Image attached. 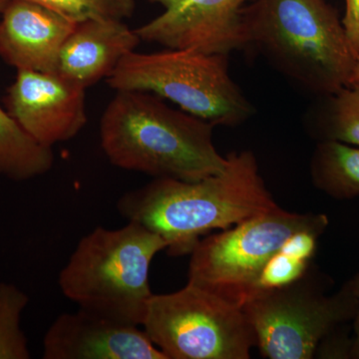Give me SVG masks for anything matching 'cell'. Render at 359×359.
<instances>
[{
  "label": "cell",
  "instance_id": "1",
  "mask_svg": "<svg viewBox=\"0 0 359 359\" xmlns=\"http://www.w3.org/2000/svg\"><path fill=\"white\" fill-rule=\"evenodd\" d=\"M250 151L226 155L221 173L198 181L155 178L122 196L119 214L154 231L170 256L190 255L201 238L276 209Z\"/></svg>",
  "mask_w": 359,
  "mask_h": 359
},
{
  "label": "cell",
  "instance_id": "2",
  "mask_svg": "<svg viewBox=\"0 0 359 359\" xmlns=\"http://www.w3.org/2000/svg\"><path fill=\"white\" fill-rule=\"evenodd\" d=\"M245 49H256L304 93L318 99L349 86L359 57L327 0H252L243 11Z\"/></svg>",
  "mask_w": 359,
  "mask_h": 359
},
{
  "label": "cell",
  "instance_id": "3",
  "mask_svg": "<svg viewBox=\"0 0 359 359\" xmlns=\"http://www.w3.org/2000/svg\"><path fill=\"white\" fill-rule=\"evenodd\" d=\"M214 127L154 94L117 91L101 118V147L111 164L127 171L198 181L226 165L212 142Z\"/></svg>",
  "mask_w": 359,
  "mask_h": 359
},
{
  "label": "cell",
  "instance_id": "4",
  "mask_svg": "<svg viewBox=\"0 0 359 359\" xmlns=\"http://www.w3.org/2000/svg\"><path fill=\"white\" fill-rule=\"evenodd\" d=\"M166 249L159 235L135 222L114 230L98 226L78 243L59 273V287L79 309L140 327L154 294L151 264Z\"/></svg>",
  "mask_w": 359,
  "mask_h": 359
},
{
  "label": "cell",
  "instance_id": "5",
  "mask_svg": "<svg viewBox=\"0 0 359 359\" xmlns=\"http://www.w3.org/2000/svg\"><path fill=\"white\" fill-rule=\"evenodd\" d=\"M116 91H140L167 99L214 126L236 127L256 113L229 72V55L194 49L132 51L106 78Z\"/></svg>",
  "mask_w": 359,
  "mask_h": 359
},
{
  "label": "cell",
  "instance_id": "6",
  "mask_svg": "<svg viewBox=\"0 0 359 359\" xmlns=\"http://www.w3.org/2000/svg\"><path fill=\"white\" fill-rule=\"evenodd\" d=\"M332 285L330 278L311 266L295 282L257 292L243 304L263 358H316L323 340L353 323L359 301L349 280L327 295Z\"/></svg>",
  "mask_w": 359,
  "mask_h": 359
},
{
  "label": "cell",
  "instance_id": "7",
  "mask_svg": "<svg viewBox=\"0 0 359 359\" xmlns=\"http://www.w3.org/2000/svg\"><path fill=\"white\" fill-rule=\"evenodd\" d=\"M323 214H297L278 205L221 233L201 238L191 252L188 282L242 308L256 292L271 257L297 233L323 231Z\"/></svg>",
  "mask_w": 359,
  "mask_h": 359
},
{
  "label": "cell",
  "instance_id": "8",
  "mask_svg": "<svg viewBox=\"0 0 359 359\" xmlns=\"http://www.w3.org/2000/svg\"><path fill=\"white\" fill-rule=\"evenodd\" d=\"M142 327L167 359H249L257 344L241 306L189 282L153 294Z\"/></svg>",
  "mask_w": 359,
  "mask_h": 359
},
{
  "label": "cell",
  "instance_id": "9",
  "mask_svg": "<svg viewBox=\"0 0 359 359\" xmlns=\"http://www.w3.org/2000/svg\"><path fill=\"white\" fill-rule=\"evenodd\" d=\"M164 11L135 29L166 48L226 54L245 49L243 11L252 0H149Z\"/></svg>",
  "mask_w": 359,
  "mask_h": 359
},
{
  "label": "cell",
  "instance_id": "10",
  "mask_svg": "<svg viewBox=\"0 0 359 359\" xmlns=\"http://www.w3.org/2000/svg\"><path fill=\"white\" fill-rule=\"evenodd\" d=\"M85 89L57 72L20 69L4 102L26 133L52 148L74 138L86 124Z\"/></svg>",
  "mask_w": 359,
  "mask_h": 359
},
{
  "label": "cell",
  "instance_id": "11",
  "mask_svg": "<svg viewBox=\"0 0 359 359\" xmlns=\"http://www.w3.org/2000/svg\"><path fill=\"white\" fill-rule=\"evenodd\" d=\"M44 359H167L139 325L79 309L53 321L43 339Z\"/></svg>",
  "mask_w": 359,
  "mask_h": 359
},
{
  "label": "cell",
  "instance_id": "12",
  "mask_svg": "<svg viewBox=\"0 0 359 359\" xmlns=\"http://www.w3.org/2000/svg\"><path fill=\"white\" fill-rule=\"evenodd\" d=\"M76 25L32 0H11L0 20V58L18 70L55 72Z\"/></svg>",
  "mask_w": 359,
  "mask_h": 359
},
{
  "label": "cell",
  "instance_id": "13",
  "mask_svg": "<svg viewBox=\"0 0 359 359\" xmlns=\"http://www.w3.org/2000/svg\"><path fill=\"white\" fill-rule=\"evenodd\" d=\"M140 41L123 20L77 23L61 48L55 72L87 88L109 76Z\"/></svg>",
  "mask_w": 359,
  "mask_h": 359
},
{
  "label": "cell",
  "instance_id": "14",
  "mask_svg": "<svg viewBox=\"0 0 359 359\" xmlns=\"http://www.w3.org/2000/svg\"><path fill=\"white\" fill-rule=\"evenodd\" d=\"M316 141H337L359 147V86H347L316 99L304 118Z\"/></svg>",
  "mask_w": 359,
  "mask_h": 359
},
{
  "label": "cell",
  "instance_id": "15",
  "mask_svg": "<svg viewBox=\"0 0 359 359\" xmlns=\"http://www.w3.org/2000/svg\"><path fill=\"white\" fill-rule=\"evenodd\" d=\"M311 182L337 200L359 196V147L337 141L316 144L309 163Z\"/></svg>",
  "mask_w": 359,
  "mask_h": 359
},
{
  "label": "cell",
  "instance_id": "16",
  "mask_svg": "<svg viewBox=\"0 0 359 359\" xmlns=\"http://www.w3.org/2000/svg\"><path fill=\"white\" fill-rule=\"evenodd\" d=\"M52 148L32 138L0 106V176L26 181L50 171Z\"/></svg>",
  "mask_w": 359,
  "mask_h": 359
},
{
  "label": "cell",
  "instance_id": "17",
  "mask_svg": "<svg viewBox=\"0 0 359 359\" xmlns=\"http://www.w3.org/2000/svg\"><path fill=\"white\" fill-rule=\"evenodd\" d=\"M28 302L27 294L16 285L0 283V359L30 358L21 328V316Z\"/></svg>",
  "mask_w": 359,
  "mask_h": 359
},
{
  "label": "cell",
  "instance_id": "18",
  "mask_svg": "<svg viewBox=\"0 0 359 359\" xmlns=\"http://www.w3.org/2000/svg\"><path fill=\"white\" fill-rule=\"evenodd\" d=\"M74 22L131 18L136 0H32Z\"/></svg>",
  "mask_w": 359,
  "mask_h": 359
},
{
  "label": "cell",
  "instance_id": "19",
  "mask_svg": "<svg viewBox=\"0 0 359 359\" xmlns=\"http://www.w3.org/2000/svg\"><path fill=\"white\" fill-rule=\"evenodd\" d=\"M342 25L354 48L359 52V0H346Z\"/></svg>",
  "mask_w": 359,
  "mask_h": 359
},
{
  "label": "cell",
  "instance_id": "20",
  "mask_svg": "<svg viewBox=\"0 0 359 359\" xmlns=\"http://www.w3.org/2000/svg\"><path fill=\"white\" fill-rule=\"evenodd\" d=\"M349 283L359 301V275L354 276L353 278H351ZM351 358L359 359V311L353 320V347H351Z\"/></svg>",
  "mask_w": 359,
  "mask_h": 359
},
{
  "label": "cell",
  "instance_id": "21",
  "mask_svg": "<svg viewBox=\"0 0 359 359\" xmlns=\"http://www.w3.org/2000/svg\"><path fill=\"white\" fill-rule=\"evenodd\" d=\"M349 86H359V57L353 71V74H351Z\"/></svg>",
  "mask_w": 359,
  "mask_h": 359
},
{
  "label": "cell",
  "instance_id": "22",
  "mask_svg": "<svg viewBox=\"0 0 359 359\" xmlns=\"http://www.w3.org/2000/svg\"><path fill=\"white\" fill-rule=\"evenodd\" d=\"M11 0H0V15H1L2 13H4V9L7 6V4H9Z\"/></svg>",
  "mask_w": 359,
  "mask_h": 359
}]
</instances>
